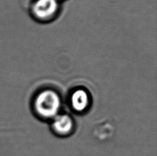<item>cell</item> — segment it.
Wrapping results in <instances>:
<instances>
[{
    "mask_svg": "<svg viewBox=\"0 0 157 156\" xmlns=\"http://www.w3.org/2000/svg\"><path fill=\"white\" fill-rule=\"evenodd\" d=\"M61 101L58 94L52 90L39 93L35 101V108L39 116L44 118H54L60 109Z\"/></svg>",
    "mask_w": 157,
    "mask_h": 156,
    "instance_id": "obj_1",
    "label": "cell"
},
{
    "mask_svg": "<svg viewBox=\"0 0 157 156\" xmlns=\"http://www.w3.org/2000/svg\"><path fill=\"white\" fill-rule=\"evenodd\" d=\"M58 10L57 0H37L33 7V15L37 19L47 21L56 15Z\"/></svg>",
    "mask_w": 157,
    "mask_h": 156,
    "instance_id": "obj_2",
    "label": "cell"
},
{
    "mask_svg": "<svg viewBox=\"0 0 157 156\" xmlns=\"http://www.w3.org/2000/svg\"><path fill=\"white\" fill-rule=\"evenodd\" d=\"M53 130L59 136H66L73 129V121L68 115L56 116L52 122Z\"/></svg>",
    "mask_w": 157,
    "mask_h": 156,
    "instance_id": "obj_3",
    "label": "cell"
},
{
    "mask_svg": "<svg viewBox=\"0 0 157 156\" xmlns=\"http://www.w3.org/2000/svg\"><path fill=\"white\" fill-rule=\"evenodd\" d=\"M71 104L74 110L78 112L83 111L89 105V97L86 91L78 90L72 94Z\"/></svg>",
    "mask_w": 157,
    "mask_h": 156,
    "instance_id": "obj_4",
    "label": "cell"
}]
</instances>
